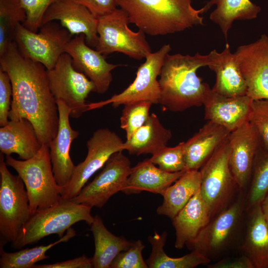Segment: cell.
<instances>
[{
    "label": "cell",
    "mask_w": 268,
    "mask_h": 268,
    "mask_svg": "<svg viewBox=\"0 0 268 268\" xmlns=\"http://www.w3.org/2000/svg\"><path fill=\"white\" fill-rule=\"evenodd\" d=\"M228 141L231 171L240 190L245 192L256 155L263 146L262 139L248 122L231 132Z\"/></svg>",
    "instance_id": "cell-16"
},
{
    "label": "cell",
    "mask_w": 268,
    "mask_h": 268,
    "mask_svg": "<svg viewBox=\"0 0 268 268\" xmlns=\"http://www.w3.org/2000/svg\"><path fill=\"white\" fill-rule=\"evenodd\" d=\"M185 171L167 172L156 167L149 159H145L132 167L121 192L132 195L147 191L162 195L166 189Z\"/></svg>",
    "instance_id": "cell-25"
},
{
    "label": "cell",
    "mask_w": 268,
    "mask_h": 268,
    "mask_svg": "<svg viewBox=\"0 0 268 268\" xmlns=\"http://www.w3.org/2000/svg\"><path fill=\"white\" fill-rule=\"evenodd\" d=\"M91 208L71 200L63 199L57 204L33 213L11 246L15 249H21L54 234L61 238L66 231L79 221H85L91 225L94 220Z\"/></svg>",
    "instance_id": "cell-6"
},
{
    "label": "cell",
    "mask_w": 268,
    "mask_h": 268,
    "mask_svg": "<svg viewBox=\"0 0 268 268\" xmlns=\"http://www.w3.org/2000/svg\"><path fill=\"white\" fill-rule=\"evenodd\" d=\"M201 181L200 170L186 171L164 191L163 201L157 207V213L172 220L200 190Z\"/></svg>",
    "instance_id": "cell-28"
},
{
    "label": "cell",
    "mask_w": 268,
    "mask_h": 268,
    "mask_svg": "<svg viewBox=\"0 0 268 268\" xmlns=\"http://www.w3.org/2000/svg\"><path fill=\"white\" fill-rule=\"evenodd\" d=\"M249 122L259 133L263 146L268 149V99L253 100Z\"/></svg>",
    "instance_id": "cell-39"
},
{
    "label": "cell",
    "mask_w": 268,
    "mask_h": 268,
    "mask_svg": "<svg viewBox=\"0 0 268 268\" xmlns=\"http://www.w3.org/2000/svg\"><path fill=\"white\" fill-rule=\"evenodd\" d=\"M102 171L80 193L71 199L90 207H102L109 199L122 191L130 174L132 166L129 159L122 151L113 154Z\"/></svg>",
    "instance_id": "cell-14"
},
{
    "label": "cell",
    "mask_w": 268,
    "mask_h": 268,
    "mask_svg": "<svg viewBox=\"0 0 268 268\" xmlns=\"http://www.w3.org/2000/svg\"><path fill=\"white\" fill-rule=\"evenodd\" d=\"M85 38L82 34L74 36L67 44L65 53L71 57L75 68L94 83L96 92L104 94L112 81V71L120 65L108 63L105 56L86 44Z\"/></svg>",
    "instance_id": "cell-17"
},
{
    "label": "cell",
    "mask_w": 268,
    "mask_h": 268,
    "mask_svg": "<svg viewBox=\"0 0 268 268\" xmlns=\"http://www.w3.org/2000/svg\"><path fill=\"white\" fill-rule=\"evenodd\" d=\"M185 142L174 147L167 146L153 154L149 160L161 170L170 173L186 171Z\"/></svg>",
    "instance_id": "cell-36"
},
{
    "label": "cell",
    "mask_w": 268,
    "mask_h": 268,
    "mask_svg": "<svg viewBox=\"0 0 268 268\" xmlns=\"http://www.w3.org/2000/svg\"><path fill=\"white\" fill-rule=\"evenodd\" d=\"M253 100L248 95L229 97L208 91L203 105L204 118L233 131L249 122Z\"/></svg>",
    "instance_id": "cell-20"
},
{
    "label": "cell",
    "mask_w": 268,
    "mask_h": 268,
    "mask_svg": "<svg viewBox=\"0 0 268 268\" xmlns=\"http://www.w3.org/2000/svg\"><path fill=\"white\" fill-rule=\"evenodd\" d=\"M268 195V149L263 146L257 153L248 188L245 192L246 210L260 204Z\"/></svg>",
    "instance_id": "cell-33"
},
{
    "label": "cell",
    "mask_w": 268,
    "mask_h": 268,
    "mask_svg": "<svg viewBox=\"0 0 268 268\" xmlns=\"http://www.w3.org/2000/svg\"><path fill=\"white\" fill-rule=\"evenodd\" d=\"M171 50L170 45L165 44L156 52L147 55L144 62L138 67L134 80L127 88L107 100L88 104L87 111L100 108L109 104L114 108L139 101L159 104L160 89L157 77L164 59Z\"/></svg>",
    "instance_id": "cell-12"
},
{
    "label": "cell",
    "mask_w": 268,
    "mask_h": 268,
    "mask_svg": "<svg viewBox=\"0 0 268 268\" xmlns=\"http://www.w3.org/2000/svg\"><path fill=\"white\" fill-rule=\"evenodd\" d=\"M170 130L166 128L155 113L123 144V150L130 154H153L167 146L171 138Z\"/></svg>",
    "instance_id": "cell-27"
},
{
    "label": "cell",
    "mask_w": 268,
    "mask_h": 268,
    "mask_svg": "<svg viewBox=\"0 0 268 268\" xmlns=\"http://www.w3.org/2000/svg\"><path fill=\"white\" fill-rule=\"evenodd\" d=\"M247 86V95L253 100L268 99V36L238 47L234 53Z\"/></svg>",
    "instance_id": "cell-15"
},
{
    "label": "cell",
    "mask_w": 268,
    "mask_h": 268,
    "mask_svg": "<svg viewBox=\"0 0 268 268\" xmlns=\"http://www.w3.org/2000/svg\"><path fill=\"white\" fill-rule=\"evenodd\" d=\"M237 250L250 260L254 268H268V226L261 203L246 210Z\"/></svg>",
    "instance_id": "cell-21"
},
{
    "label": "cell",
    "mask_w": 268,
    "mask_h": 268,
    "mask_svg": "<svg viewBox=\"0 0 268 268\" xmlns=\"http://www.w3.org/2000/svg\"><path fill=\"white\" fill-rule=\"evenodd\" d=\"M5 162L24 182L32 214L63 200L62 187L55 178L47 145L42 144L38 152L29 159L20 160L9 155L5 156Z\"/></svg>",
    "instance_id": "cell-5"
},
{
    "label": "cell",
    "mask_w": 268,
    "mask_h": 268,
    "mask_svg": "<svg viewBox=\"0 0 268 268\" xmlns=\"http://www.w3.org/2000/svg\"><path fill=\"white\" fill-rule=\"evenodd\" d=\"M72 37L67 30L53 21L42 24L37 32L18 24L14 41L24 57L42 64L50 70L65 53Z\"/></svg>",
    "instance_id": "cell-10"
},
{
    "label": "cell",
    "mask_w": 268,
    "mask_h": 268,
    "mask_svg": "<svg viewBox=\"0 0 268 268\" xmlns=\"http://www.w3.org/2000/svg\"><path fill=\"white\" fill-rule=\"evenodd\" d=\"M75 235V231L71 227L67 230L66 234L58 241L47 245L27 248L13 253L5 252L3 247H0V268H34L37 262L48 258L49 257L46 255L48 250L60 243L67 242Z\"/></svg>",
    "instance_id": "cell-32"
},
{
    "label": "cell",
    "mask_w": 268,
    "mask_h": 268,
    "mask_svg": "<svg viewBox=\"0 0 268 268\" xmlns=\"http://www.w3.org/2000/svg\"><path fill=\"white\" fill-rule=\"evenodd\" d=\"M208 55L210 59L208 67L216 74L215 82L211 89L229 97L247 95L245 79L229 44H226L222 52L213 50Z\"/></svg>",
    "instance_id": "cell-22"
},
{
    "label": "cell",
    "mask_w": 268,
    "mask_h": 268,
    "mask_svg": "<svg viewBox=\"0 0 268 268\" xmlns=\"http://www.w3.org/2000/svg\"><path fill=\"white\" fill-rule=\"evenodd\" d=\"M92 258L86 255L51 264L35 265L34 268H92Z\"/></svg>",
    "instance_id": "cell-43"
},
{
    "label": "cell",
    "mask_w": 268,
    "mask_h": 268,
    "mask_svg": "<svg viewBox=\"0 0 268 268\" xmlns=\"http://www.w3.org/2000/svg\"><path fill=\"white\" fill-rule=\"evenodd\" d=\"M245 192L241 191L226 209L211 218L197 236L186 246L211 262L229 256L238 249L246 213Z\"/></svg>",
    "instance_id": "cell-4"
},
{
    "label": "cell",
    "mask_w": 268,
    "mask_h": 268,
    "mask_svg": "<svg viewBox=\"0 0 268 268\" xmlns=\"http://www.w3.org/2000/svg\"><path fill=\"white\" fill-rule=\"evenodd\" d=\"M152 104L148 101H139L124 105L120 118V126L126 133L127 139L147 120Z\"/></svg>",
    "instance_id": "cell-35"
},
{
    "label": "cell",
    "mask_w": 268,
    "mask_h": 268,
    "mask_svg": "<svg viewBox=\"0 0 268 268\" xmlns=\"http://www.w3.org/2000/svg\"><path fill=\"white\" fill-rule=\"evenodd\" d=\"M129 23L128 15L120 8L99 18L95 49L105 56L119 52L137 60L145 58L152 52L145 34L139 30L133 31Z\"/></svg>",
    "instance_id": "cell-9"
},
{
    "label": "cell",
    "mask_w": 268,
    "mask_h": 268,
    "mask_svg": "<svg viewBox=\"0 0 268 268\" xmlns=\"http://www.w3.org/2000/svg\"><path fill=\"white\" fill-rule=\"evenodd\" d=\"M90 226L95 244V252L92 258L93 268H110L118 255L127 250L133 242L123 236H117L112 233L98 215L94 216Z\"/></svg>",
    "instance_id": "cell-29"
},
{
    "label": "cell",
    "mask_w": 268,
    "mask_h": 268,
    "mask_svg": "<svg viewBox=\"0 0 268 268\" xmlns=\"http://www.w3.org/2000/svg\"><path fill=\"white\" fill-rule=\"evenodd\" d=\"M12 98V87L8 74L0 68V126L8 122Z\"/></svg>",
    "instance_id": "cell-40"
},
{
    "label": "cell",
    "mask_w": 268,
    "mask_h": 268,
    "mask_svg": "<svg viewBox=\"0 0 268 268\" xmlns=\"http://www.w3.org/2000/svg\"><path fill=\"white\" fill-rule=\"evenodd\" d=\"M42 144L35 129L28 120H10L0 128V150L6 156L17 154L22 160L34 156Z\"/></svg>",
    "instance_id": "cell-23"
},
{
    "label": "cell",
    "mask_w": 268,
    "mask_h": 268,
    "mask_svg": "<svg viewBox=\"0 0 268 268\" xmlns=\"http://www.w3.org/2000/svg\"><path fill=\"white\" fill-rule=\"evenodd\" d=\"M261 207L264 219L268 226V195L261 203Z\"/></svg>",
    "instance_id": "cell-44"
},
{
    "label": "cell",
    "mask_w": 268,
    "mask_h": 268,
    "mask_svg": "<svg viewBox=\"0 0 268 268\" xmlns=\"http://www.w3.org/2000/svg\"><path fill=\"white\" fill-rule=\"evenodd\" d=\"M51 91L56 100H63L70 110V117L79 118L87 111L86 99L91 92H96L94 83L73 66L67 53L59 58L55 67L47 70Z\"/></svg>",
    "instance_id": "cell-11"
},
{
    "label": "cell",
    "mask_w": 268,
    "mask_h": 268,
    "mask_svg": "<svg viewBox=\"0 0 268 268\" xmlns=\"http://www.w3.org/2000/svg\"><path fill=\"white\" fill-rule=\"evenodd\" d=\"M200 171L201 176L200 192L211 219L228 207L242 191L229 166L228 137Z\"/></svg>",
    "instance_id": "cell-7"
},
{
    "label": "cell",
    "mask_w": 268,
    "mask_h": 268,
    "mask_svg": "<svg viewBox=\"0 0 268 268\" xmlns=\"http://www.w3.org/2000/svg\"><path fill=\"white\" fill-rule=\"evenodd\" d=\"M210 220L200 190L172 220L175 230V247L181 249L193 240Z\"/></svg>",
    "instance_id": "cell-26"
},
{
    "label": "cell",
    "mask_w": 268,
    "mask_h": 268,
    "mask_svg": "<svg viewBox=\"0 0 268 268\" xmlns=\"http://www.w3.org/2000/svg\"><path fill=\"white\" fill-rule=\"evenodd\" d=\"M213 4L216 7L209 19L219 26L226 38L234 21L256 18L261 10L250 0H210L205 5L209 9Z\"/></svg>",
    "instance_id": "cell-30"
},
{
    "label": "cell",
    "mask_w": 268,
    "mask_h": 268,
    "mask_svg": "<svg viewBox=\"0 0 268 268\" xmlns=\"http://www.w3.org/2000/svg\"><path fill=\"white\" fill-rule=\"evenodd\" d=\"M59 114L58 133L49 144V149L53 171L57 184L64 188L69 183L75 165L70 156L72 141L79 135L70 124V110L62 100H56Z\"/></svg>",
    "instance_id": "cell-19"
},
{
    "label": "cell",
    "mask_w": 268,
    "mask_h": 268,
    "mask_svg": "<svg viewBox=\"0 0 268 268\" xmlns=\"http://www.w3.org/2000/svg\"><path fill=\"white\" fill-rule=\"evenodd\" d=\"M131 23L150 36L165 35L203 25L205 5L194 8L192 0H118Z\"/></svg>",
    "instance_id": "cell-3"
},
{
    "label": "cell",
    "mask_w": 268,
    "mask_h": 268,
    "mask_svg": "<svg viewBox=\"0 0 268 268\" xmlns=\"http://www.w3.org/2000/svg\"><path fill=\"white\" fill-rule=\"evenodd\" d=\"M145 247L140 240L133 242L126 251L121 252L112 262L110 268H147L142 252Z\"/></svg>",
    "instance_id": "cell-38"
},
{
    "label": "cell",
    "mask_w": 268,
    "mask_h": 268,
    "mask_svg": "<svg viewBox=\"0 0 268 268\" xmlns=\"http://www.w3.org/2000/svg\"><path fill=\"white\" fill-rule=\"evenodd\" d=\"M206 266L208 268H254L250 260L241 254L238 256H226Z\"/></svg>",
    "instance_id": "cell-42"
},
{
    "label": "cell",
    "mask_w": 268,
    "mask_h": 268,
    "mask_svg": "<svg viewBox=\"0 0 268 268\" xmlns=\"http://www.w3.org/2000/svg\"><path fill=\"white\" fill-rule=\"evenodd\" d=\"M210 64L208 55L197 53L194 56L180 54L166 56L158 80L160 96L159 104L172 112H182L203 105L211 88L202 81L198 69Z\"/></svg>",
    "instance_id": "cell-2"
},
{
    "label": "cell",
    "mask_w": 268,
    "mask_h": 268,
    "mask_svg": "<svg viewBox=\"0 0 268 268\" xmlns=\"http://www.w3.org/2000/svg\"><path fill=\"white\" fill-rule=\"evenodd\" d=\"M124 141L115 132L107 128L96 130L86 142L85 159L75 166L68 184L62 190L63 200L76 197L91 177L103 167L114 153L123 151Z\"/></svg>",
    "instance_id": "cell-13"
},
{
    "label": "cell",
    "mask_w": 268,
    "mask_h": 268,
    "mask_svg": "<svg viewBox=\"0 0 268 268\" xmlns=\"http://www.w3.org/2000/svg\"><path fill=\"white\" fill-rule=\"evenodd\" d=\"M0 157V247L13 243L31 217L29 198L21 177L7 167Z\"/></svg>",
    "instance_id": "cell-8"
},
{
    "label": "cell",
    "mask_w": 268,
    "mask_h": 268,
    "mask_svg": "<svg viewBox=\"0 0 268 268\" xmlns=\"http://www.w3.org/2000/svg\"><path fill=\"white\" fill-rule=\"evenodd\" d=\"M55 20L72 36L84 34L86 44L91 48L96 47L98 18L84 5L74 0H57L45 12L42 25Z\"/></svg>",
    "instance_id": "cell-18"
},
{
    "label": "cell",
    "mask_w": 268,
    "mask_h": 268,
    "mask_svg": "<svg viewBox=\"0 0 268 268\" xmlns=\"http://www.w3.org/2000/svg\"><path fill=\"white\" fill-rule=\"evenodd\" d=\"M230 133L225 128L208 121L197 133L185 142L186 171L199 170L227 138Z\"/></svg>",
    "instance_id": "cell-24"
},
{
    "label": "cell",
    "mask_w": 268,
    "mask_h": 268,
    "mask_svg": "<svg viewBox=\"0 0 268 268\" xmlns=\"http://www.w3.org/2000/svg\"><path fill=\"white\" fill-rule=\"evenodd\" d=\"M87 8L97 18L106 15L117 8L118 0H74Z\"/></svg>",
    "instance_id": "cell-41"
},
{
    "label": "cell",
    "mask_w": 268,
    "mask_h": 268,
    "mask_svg": "<svg viewBox=\"0 0 268 268\" xmlns=\"http://www.w3.org/2000/svg\"><path fill=\"white\" fill-rule=\"evenodd\" d=\"M26 18L20 0H0V56L14 41L17 26Z\"/></svg>",
    "instance_id": "cell-34"
},
{
    "label": "cell",
    "mask_w": 268,
    "mask_h": 268,
    "mask_svg": "<svg viewBox=\"0 0 268 268\" xmlns=\"http://www.w3.org/2000/svg\"><path fill=\"white\" fill-rule=\"evenodd\" d=\"M0 68L8 74L12 84L9 119L28 120L41 143L48 146L58 133L59 114L49 87L47 69L42 64L24 57L14 41L0 56Z\"/></svg>",
    "instance_id": "cell-1"
},
{
    "label": "cell",
    "mask_w": 268,
    "mask_h": 268,
    "mask_svg": "<svg viewBox=\"0 0 268 268\" xmlns=\"http://www.w3.org/2000/svg\"><path fill=\"white\" fill-rule=\"evenodd\" d=\"M57 0H20L26 18L22 25L28 30L37 32L42 25L44 15Z\"/></svg>",
    "instance_id": "cell-37"
},
{
    "label": "cell",
    "mask_w": 268,
    "mask_h": 268,
    "mask_svg": "<svg viewBox=\"0 0 268 268\" xmlns=\"http://www.w3.org/2000/svg\"><path fill=\"white\" fill-rule=\"evenodd\" d=\"M167 236L166 231L160 234L155 232L148 237L151 245L152 251L146 262L149 268H194L201 265L211 263V261L197 251L191 252L181 257L172 258L168 256L164 250Z\"/></svg>",
    "instance_id": "cell-31"
}]
</instances>
